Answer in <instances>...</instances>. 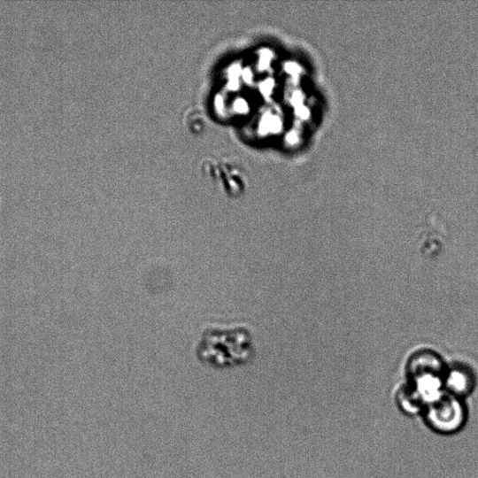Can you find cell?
I'll list each match as a JSON object with an SVG mask.
<instances>
[{"label":"cell","instance_id":"obj_2","mask_svg":"<svg viewBox=\"0 0 478 478\" xmlns=\"http://www.w3.org/2000/svg\"><path fill=\"white\" fill-rule=\"evenodd\" d=\"M463 407L457 397L451 396L449 397H439L432 405L428 412V420L431 424L439 430L453 429V427L449 419L458 426L460 422L459 419L463 418Z\"/></svg>","mask_w":478,"mask_h":478},{"label":"cell","instance_id":"obj_5","mask_svg":"<svg viewBox=\"0 0 478 478\" xmlns=\"http://www.w3.org/2000/svg\"><path fill=\"white\" fill-rule=\"evenodd\" d=\"M184 125L188 131L193 135H202L209 127V119L203 111L198 108L190 109L184 115Z\"/></svg>","mask_w":478,"mask_h":478},{"label":"cell","instance_id":"obj_4","mask_svg":"<svg viewBox=\"0 0 478 478\" xmlns=\"http://www.w3.org/2000/svg\"><path fill=\"white\" fill-rule=\"evenodd\" d=\"M443 384L450 389L452 396L460 397L468 394L474 388V379L471 370L465 366H454L446 371Z\"/></svg>","mask_w":478,"mask_h":478},{"label":"cell","instance_id":"obj_1","mask_svg":"<svg viewBox=\"0 0 478 478\" xmlns=\"http://www.w3.org/2000/svg\"><path fill=\"white\" fill-rule=\"evenodd\" d=\"M196 354L203 365L216 369L247 366L256 354L254 337L243 326H211L203 331Z\"/></svg>","mask_w":478,"mask_h":478},{"label":"cell","instance_id":"obj_3","mask_svg":"<svg viewBox=\"0 0 478 478\" xmlns=\"http://www.w3.org/2000/svg\"><path fill=\"white\" fill-rule=\"evenodd\" d=\"M204 172L206 173V175L212 173L224 174L225 177L221 180V185H223L226 194L230 197L241 196L245 189L243 172L227 162L218 166L212 165L209 169L204 170Z\"/></svg>","mask_w":478,"mask_h":478}]
</instances>
